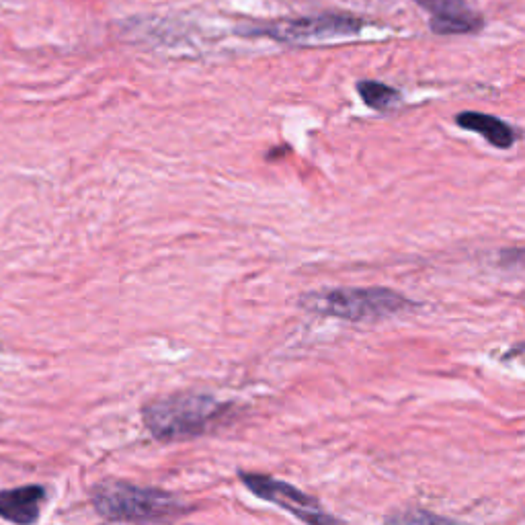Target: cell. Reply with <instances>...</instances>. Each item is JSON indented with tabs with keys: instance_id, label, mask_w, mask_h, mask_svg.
Returning <instances> with one entry per match:
<instances>
[{
	"instance_id": "6da1fadb",
	"label": "cell",
	"mask_w": 525,
	"mask_h": 525,
	"mask_svg": "<svg viewBox=\"0 0 525 525\" xmlns=\"http://www.w3.org/2000/svg\"><path fill=\"white\" fill-rule=\"evenodd\" d=\"M228 411V405L206 394H173L144 407V425L158 441H185L204 435Z\"/></svg>"
},
{
	"instance_id": "7a4b0ae2",
	"label": "cell",
	"mask_w": 525,
	"mask_h": 525,
	"mask_svg": "<svg viewBox=\"0 0 525 525\" xmlns=\"http://www.w3.org/2000/svg\"><path fill=\"white\" fill-rule=\"evenodd\" d=\"M91 499L101 517L121 523L163 521L177 517L185 509L183 501L167 491L138 487L126 480L99 482Z\"/></svg>"
},
{
	"instance_id": "3957f363",
	"label": "cell",
	"mask_w": 525,
	"mask_h": 525,
	"mask_svg": "<svg viewBox=\"0 0 525 525\" xmlns=\"http://www.w3.org/2000/svg\"><path fill=\"white\" fill-rule=\"evenodd\" d=\"M310 312L349 322H374L413 310L417 304L388 288H339L312 292L302 298Z\"/></svg>"
},
{
	"instance_id": "277c9868",
	"label": "cell",
	"mask_w": 525,
	"mask_h": 525,
	"mask_svg": "<svg viewBox=\"0 0 525 525\" xmlns=\"http://www.w3.org/2000/svg\"><path fill=\"white\" fill-rule=\"evenodd\" d=\"M363 27H366V21L359 17L341 15V13H322L302 19H284L257 27H245L240 29V33L249 37L263 35L284 44H306V42H316V39L349 37L359 33Z\"/></svg>"
},
{
	"instance_id": "5b68a950",
	"label": "cell",
	"mask_w": 525,
	"mask_h": 525,
	"mask_svg": "<svg viewBox=\"0 0 525 525\" xmlns=\"http://www.w3.org/2000/svg\"><path fill=\"white\" fill-rule=\"evenodd\" d=\"M240 480L255 497L292 513L306 525H345L341 519L333 517L327 511H322L316 499L296 489L290 482L275 480L267 474H253V472H240Z\"/></svg>"
},
{
	"instance_id": "8992f818",
	"label": "cell",
	"mask_w": 525,
	"mask_h": 525,
	"mask_svg": "<svg viewBox=\"0 0 525 525\" xmlns=\"http://www.w3.org/2000/svg\"><path fill=\"white\" fill-rule=\"evenodd\" d=\"M429 13L431 31L437 35H472L484 27V19L466 0H415Z\"/></svg>"
},
{
	"instance_id": "52a82bcc",
	"label": "cell",
	"mask_w": 525,
	"mask_h": 525,
	"mask_svg": "<svg viewBox=\"0 0 525 525\" xmlns=\"http://www.w3.org/2000/svg\"><path fill=\"white\" fill-rule=\"evenodd\" d=\"M46 489L39 484L0 491V517L15 525H33L42 515Z\"/></svg>"
},
{
	"instance_id": "ba28073f",
	"label": "cell",
	"mask_w": 525,
	"mask_h": 525,
	"mask_svg": "<svg viewBox=\"0 0 525 525\" xmlns=\"http://www.w3.org/2000/svg\"><path fill=\"white\" fill-rule=\"evenodd\" d=\"M456 124L462 130L476 132V134L484 136L489 144H493L495 148H501V150L511 148L517 140V134L509 124H505L503 119L487 115V113L464 111V113L456 115Z\"/></svg>"
},
{
	"instance_id": "9c48e42d",
	"label": "cell",
	"mask_w": 525,
	"mask_h": 525,
	"mask_svg": "<svg viewBox=\"0 0 525 525\" xmlns=\"http://www.w3.org/2000/svg\"><path fill=\"white\" fill-rule=\"evenodd\" d=\"M357 93L363 99V103L376 111L394 109L402 101L400 91L378 83V80H361V83H357Z\"/></svg>"
},
{
	"instance_id": "30bf717a",
	"label": "cell",
	"mask_w": 525,
	"mask_h": 525,
	"mask_svg": "<svg viewBox=\"0 0 525 525\" xmlns=\"http://www.w3.org/2000/svg\"><path fill=\"white\" fill-rule=\"evenodd\" d=\"M384 525H466V523L431 513L427 509H405L388 515Z\"/></svg>"
}]
</instances>
